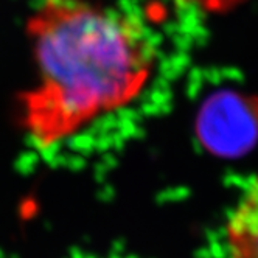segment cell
I'll use <instances>...</instances> for the list:
<instances>
[{
  "mask_svg": "<svg viewBox=\"0 0 258 258\" xmlns=\"http://www.w3.org/2000/svg\"><path fill=\"white\" fill-rule=\"evenodd\" d=\"M27 33L34 80L21 95V124L42 150L129 106L154 75L151 30L115 5L39 0Z\"/></svg>",
  "mask_w": 258,
  "mask_h": 258,
  "instance_id": "cell-1",
  "label": "cell"
},
{
  "mask_svg": "<svg viewBox=\"0 0 258 258\" xmlns=\"http://www.w3.org/2000/svg\"><path fill=\"white\" fill-rule=\"evenodd\" d=\"M223 258H258V176L246 183L227 215Z\"/></svg>",
  "mask_w": 258,
  "mask_h": 258,
  "instance_id": "cell-3",
  "label": "cell"
},
{
  "mask_svg": "<svg viewBox=\"0 0 258 258\" xmlns=\"http://www.w3.org/2000/svg\"><path fill=\"white\" fill-rule=\"evenodd\" d=\"M201 139L219 154H236L252 145L258 134V118L249 101L233 94H221L202 109Z\"/></svg>",
  "mask_w": 258,
  "mask_h": 258,
  "instance_id": "cell-2",
  "label": "cell"
}]
</instances>
